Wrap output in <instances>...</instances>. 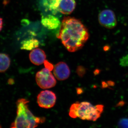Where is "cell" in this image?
<instances>
[{
    "label": "cell",
    "instance_id": "cell-20",
    "mask_svg": "<svg viewBox=\"0 0 128 128\" xmlns=\"http://www.w3.org/2000/svg\"><path fill=\"white\" fill-rule=\"evenodd\" d=\"M108 84L109 86H114V82L111 81L108 82Z\"/></svg>",
    "mask_w": 128,
    "mask_h": 128
},
{
    "label": "cell",
    "instance_id": "cell-3",
    "mask_svg": "<svg viewBox=\"0 0 128 128\" xmlns=\"http://www.w3.org/2000/svg\"><path fill=\"white\" fill-rule=\"evenodd\" d=\"M104 108L103 105L94 106L88 102H76L71 105L69 115L73 118L95 121L100 116Z\"/></svg>",
    "mask_w": 128,
    "mask_h": 128
},
{
    "label": "cell",
    "instance_id": "cell-14",
    "mask_svg": "<svg viewBox=\"0 0 128 128\" xmlns=\"http://www.w3.org/2000/svg\"><path fill=\"white\" fill-rule=\"evenodd\" d=\"M118 127L121 128H128V118H121L118 123Z\"/></svg>",
    "mask_w": 128,
    "mask_h": 128
},
{
    "label": "cell",
    "instance_id": "cell-12",
    "mask_svg": "<svg viewBox=\"0 0 128 128\" xmlns=\"http://www.w3.org/2000/svg\"><path fill=\"white\" fill-rule=\"evenodd\" d=\"M39 45L38 40L31 38L24 40L22 42L21 48L26 50H32L36 48Z\"/></svg>",
    "mask_w": 128,
    "mask_h": 128
},
{
    "label": "cell",
    "instance_id": "cell-22",
    "mask_svg": "<svg viewBox=\"0 0 128 128\" xmlns=\"http://www.w3.org/2000/svg\"><path fill=\"white\" fill-rule=\"evenodd\" d=\"M104 50H105V51H106V50H108V48H108V46H105V47H104Z\"/></svg>",
    "mask_w": 128,
    "mask_h": 128
},
{
    "label": "cell",
    "instance_id": "cell-13",
    "mask_svg": "<svg viewBox=\"0 0 128 128\" xmlns=\"http://www.w3.org/2000/svg\"><path fill=\"white\" fill-rule=\"evenodd\" d=\"M11 60L9 56L4 53H0V73H3L9 68Z\"/></svg>",
    "mask_w": 128,
    "mask_h": 128
},
{
    "label": "cell",
    "instance_id": "cell-2",
    "mask_svg": "<svg viewBox=\"0 0 128 128\" xmlns=\"http://www.w3.org/2000/svg\"><path fill=\"white\" fill-rule=\"evenodd\" d=\"M29 101L25 98L18 99L16 102L17 116L12 123V128H32L45 121L44 118L35 116L28 108Z\"/></svg>",
    "mask_w": 128,
    "mask_h": 128
},
{
    "label": "cell",
    "instance_id": "cell-8",
    "mask_svg": "<svg viewBox=\"0 0 128 128\" xmlns=\"http://www.w3.org/2000/svg\"><path fill=\"white\" fill-rule=\"evenodd\" d=\"M29 58L33 64L36 65H40L46 60V55L43 50L36 48L32 50L30 53Z\"/></svg>",
    "mask_w": 128,
    "mask_h": 128
},
{
    "label": "cell",
    "instance_id": "cell-15",
    "mask_svg": "<svg viewBox=\"0 0 128 128\" xmlns=\"http://www.w3.org/2000/svg\"><path fill=\"white\" fill-rule=\"evenodd\" d=\"M76 72L80 77H82L86 72V69L83 66H78L76 70Z\"/></svg>",
    "mask_w": 128,
    "mask_h": 128
},
{
    "label": "cell",
    "instance_id": "cell-19",
    "mask_svg": "<svg viewBox=\"0 0 128 128\" xmlns=\"http://www.w3.org/2000/svg\"><path fill=\"white\" fill-rule=\"evenodd\" d=\"M102 86L103 88H106L108 87V83H106V82H102Z\"/></svg>",
    "mask_w": 128,
    "mask_h": 128
},
{
    "label": "cell",
    "instance_id": "cell-17",
    "mask_svg": "<svg viewBox=\"0 0 128 128\" xmlns=\"http://www.w3.org/2000/svg\"><path fill=\"white\" fill-rule=\"evenodd\" d=\"M44 64L45 68L49 69L50 71L52 70L53 68H54V66H53L52 64H50L49 62H48L47 60H46L44 62Z\"/></svg>",
    "mask_w": 128,
    "mask_h": 128
},
{
    "label": "cell",
    "instance_id": "cell-6",
    "mask_svg": "<svg viewBox=\"0 0 128 128\" xmlns=\"http://www.w3.org/2000/svg\"><path fill=\"white\" fill-rule=\"evenodd\" d=\"M56 100L55 94L48 90L41 92L37 97V102L39 106L44 108H52L55 105Z\"/></svg>",
    "mask_w": 128,
    "mask_h": 128
},
{
    "label": "cell",
    "instance_id": "cell-18",
    "mask_svg": "<svg viewBox=\"0 0 128 128\" xmlns=\"http://www.w3.org/2000/svg\"><path fill=\"white\" fill-rule=\"evenodd\" d=\"M3 20L2 18L0 17V32L2 30V27H3Z\"/></svg>",
    "mask_w": 128,
    "mask_h": 128
},
{
    "label": "cell",
    "instance_id": "cell-1",
    "mask_svg": "<svg viewBox=\"0 0 128 128\" xmlns=\"http://www.w3.org/2000/svg\"><path fill=\"white\" fill-rule=\"evenodd\" d=\"M86 28L74 18L66 17L62 20L58 38L70 52L80 50L89 39Z\"/></svg>",
    "mask_w": 128,
    "mask_h": 128
},
{
    "label": "cell",
    "instance_id": "cell-7",
    "mask_svg": "<svg viewBox=\"0 0 128 128\" xmlns=\"http://www.w3.org/2000/svg\"><path fill=\"white\" fill-rule=\"evenodd\" d=\"M70 73L69 66L65 62H59L54 67V74L59 80H64L68 79Z\"/></svg>",
    "mask_w": 128,
    "mask_h": 128
},
{
    "label": "cell",
    "instance_id": "cell-11",
    "mask_svg": "<svg viewBox=\"0 0 128 128\" xmlns=\"http://www.w3.org/2000/svg\"><path fill=\"white\" fill-rule=\"evenodd\" d=\"M61 0H42L44 7L47 11L56 15L59 11V6Z\"/></svg>",
    "mask_w": 128,
    "mask_h": 128
},
{
    "label": "cell",
    "instance_id": "cell-16",
    "mask_svg": "<svg viewBox=\"0 0 128 128\" xmlns=\"http://www.w3.org/2000/svg\"><path fill=\"white\" fill-rule=\"evenodd\" d=\"M120 64L123 66H128V55L123 57L120 60Z\"/></svg>",
    "mask_w": 128,
    "mask_h": 128
},
{
    "label": "cell",
    "instance_id": "cell-10",
    "mask_svg": "<svg viewBox=\"0 0 128 128\" xmlns=\"http://www.w3.org/2000/svg\"><path fill=\"white\" fill-rule=\"evenodd\" d=\"M76 6L75 0H61L59 6V11L62 14L68 15L71 14Z\"/></svg>",
    "mask_w": 128,
    "mask_h": 128
},
{
    "label": "cell",
    "instance_id": "cell-4",
    "mask_svg": "<svg viewBox=\"0 0 128 128\" xmlns=\"http://www.w3.org/2000/svg\"><path fill=\"white\" fill-rule=\"evenodd\" d=\"M36 80L38 86L43 89L51 88L56 84V80L50 70L46 68L37 73Z\"/></svg>",
    "mask_w": 128,
    "mask_h": 128
},
{
    "label": "cell",
    "instance_id": "cell-5",
    "mask_svg": "<svg viewBox=\"0 0 128 128\" xmlns=\"http://www.w3.org/2000/svg\"><path fill=\"white\" fill-rule=\"evenodd\" d=\"M98 20L101 25L108 29H112L116 26L115 14L110 9H105L101 12L98 14Z\"/></svg>",
    "mask_w": 128,
    "mask_h": 128
},
{
    "label": "cell",
    "instance_id": "cell-21",
    "mask_svg": "<svg viewBox=\"0 0 128 128\" xmlns=\"http://www.w3.org/2000/svg\"><path fill=\"white\" fill-rule=\"evenodd\" d=\"M99 72H100V70L98 69H96L94 71V74L95 75H96L98 74Z\"/></svg>",
    "mask_w": 128,
    "mask_h": 128
},
{
    "label": "cell",
    "instance_id": "cell-9",
    "mask_svg": "<svg viewBox=\"0 0 128 128\" xmlns=\"http://www.w3.org/2000/svg\"><path fill=\"white\" fill-rule=\"evenodd\" d=\"M41 22L44 26L50 30L57 28L60 24L59 19L52 15L43 16Z\"/></svg>",
    "mask_w": 128,
    "mask_h": 128
}]
</instances>
